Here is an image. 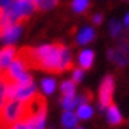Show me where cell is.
<instances>
[{
    "label": "cell",
    "instance_id": "24",
    "mask_svg": "<svg viewBox=\"0 0 129 129\" xmlns=\"http://www.w3.org/2000/svg\"><path fill=\"white\" fill-rule=\"evenodd\" d=\"M91 20H93V23H94V25H100L102 22H103V15H100V13H96V15H93Z\"/></svg>",
    "mask_w": 129,
    "mask_h": 129
},
{
    "label": "cell",
    "instance_id": "8",
    "mask_svg": "<svg viewBox=\"0 0 129 129\" xmlns=\"http://www.w3.org/2000/svg\"><path fill=\"white\" fill-rule=\"evenodd\" d=\"M22 25L20 23H12L6 26V28H3V29H0V41L3 42L5 45H13V44H16L18 39L20 38L22 35Z\"/></svg>",
    "mask_w": 129,
    "mask_h": 129
},
{
    "label": "cell",
    "instance_id": "3",
    "mask_svg": "<svg viewBox=\"0 0 129 129\" xmlns=\"http://www.w3.org/2000/svg\"><path fill=\"white\" fill-rule=\"evenodd\" d=\"M36 94V84L34 81L20 84L16 81H7L6 87V99H16L20 102H28L30 97Z\"/></svg>",
    "mask_w": 129,
    "mask_h": 129
},
{
    "label": "cell",
    "instance_id": "1",
    "mask_svg": "<svg viewBox=\"0 0 129 129\" xmlns=\"http://www.w3.org/2000/svg\"><path fill=\"white\" fill-rule=\"evenodd\" d=\"M22 57L29 67H38L48 73H62L73 67L71 51L62 44H47L38 48H25Z\"/></svg>",
    "mask_w": 129,
    "mask_h": 129
},
{
    "label": "cell",
    "instance_id": "30",
    "mask_svg": "<svg viewBox=\"0 0 129 129\" xmlns=\"http://www.w3.org/2000/svg\"><path fill=\"white\" fill-rule=\"evenodd\" d=\"M0 74H2V73H0Z\"/></svg>",
    "mask_w": 129,
    "mask_h": 129
},
{
    "label": "cell",
    "instance_id": "6",
    "mask_svg": "<svg viewBox=\"0 0 129 129\" xmlns=\"http://www.w3.org/2000/svg\"><path fill=\"white\" fill-rule=\"evenodd\" d=\"M107 58L109 61L115 62L119 67H125L129 64V42L120 41L115 48H110L107 51Z\"/></svg>",
    "mask_w": 129,
    "mask_h": 129
},
{
    "label": "cell",
    "instance_id": "22",
    "mask_svg": "<svg viewBox=\"0 0 129 129\" xmlns=\"http://www.w3.org/2000/svg\"><path fill=\"white\" fill-rule=\"evenodd\" d=\"M83 78H84V70H83V68H80V67H78V68H74V70H73V73H71V80L77 84V83L81 81Z\"/></svg>",
    "mask_w": 129,
    "mask_h": 129
},
{
    "label": "cell",
    "instance_id": "19",
    "mask_svg": "<svg viewBox=\"0 0 129 129\" xmlns=\"http://www.w3.org/2000/svg\"><path fill=\"white\" fill-rule=\"evenodd\" d=\"M122 28H123L122 22H119L117 19H112L110 22H109V34H110L112 38L119 36V34L122 32Z\"/></svg>",
    "mask_w": 129,
    "mask_h": 129
},
{
    "label": "cell",
    "instance_id": "29",
    "mask_svg": "<svg viewBox=\"0 0 129 129\" xmlns=\"http://www.w3.org/2000/svg\"><path fill=\"white\" fill-rule=\"evenodd\" d=\"M55 2H58V0H55Z\"/></svg>",
    "mask_w": 129,
    "mask_h": 129
},
{
    "label": "cell",
    "instance_id": "27",
    "mask_svg": "<svg viewBox=\"0 0 129 129\" xmlns=\"http://www.w3.org/2000/svg\"><path fill=\"white\" fill-rule=\"evenodd\" d=\"M34 2H35V3H36V6H38V5H39V3H41L42 0H34Z\"/></svg>",
    "mask_w": 129,
    "mask_h": 129
},
{
    "label": "cell",
    "instance_id": "21",
    "mask_svg": "<svg viewBox=\"0 0 129 129\" xmlns=\"http://www.w3.org/2000/svg\"><path fill=\"white\" fill-rule=\"evenodd\" d=\"M9 129H30L29 126V120L26 117H22L16 122H13L12 125H9Z\"/></svg>",
    "mask_w": 129,
    "mask_h": 129
},
{
    "label": "cell",
    "instance_id": "15",
    "mask_svg": "<svg viewBox=\"0 0 129 129\" xmlns=\"http://www.w3.org/2000/svg\"><path fill=\"white\" fill-rule=\"evenodd\" d=\"M93 113H94L93 106L88 105V103H81V105H78L76 107V115L80 120H88V119H91Z\"/></svg>",
    "mask_w": 129,
    "mask_h": 129
},
{
    "label": "cell",
    "instance_id": "13",
    "mask_svg": "<svg viewBox=\"0 0 129 129\" xmlns=\"http://www.w3.org/2000/svg\"><path fill=\"white\" fill-rule=\"evenodd\" d=\"M106 119H107V122L113 125V126H116L119 123H122L123 117H122V113L119 110V107L116 105H109L106 107Z\"/></svg>",
    "mask_w": 129,
    "mask_h": 129
},
{
    "label": "cell",
    "instance_id": "14",
    "mask_svg": "<svg viewBox=\"0 0 129 129\" xmlns=\"http://www.w3.org/2000/svg\"><path fill=\"white\" fill-rule=\"evenodd\" d=\"M61 125L65 129H74L78 125V117H77L74 110H64L61 115Z\"/></svg>",
    "mask_w": 129,
    "mask_h": 129
},
{
    "label": "cell",
    "instance_id": "25",
    "mask_svg": "<svg viewBox=\"0 0 129 129\" xmlns=\"http://www.w3.org/2000/svg\"><path fill=\"white\" fill-rule=\"evenodd\" d=\"M12 2L13 0H0V9L2 10H6L7 7L12 5Z\"/></svg>",
    "mask_w": 129,
    "mask_h": 129
},
{
    "label": "cell",
    "instance_id": "16",
    "mask_svg": "<svg viewBox=\"0 0 129 129\" xmlns=\"http://www.w3.org/2000/svg\"><path fill=\"white\" fill-rule=\"evenodd\" d=\"M55 88H57V81L52 77H45V78L41 80V90L44 94L49 96V94H52L55 91Z\"/></svg>",
    "mask_w": 129,
    "mask_h": 129
},
{
    "label": "cell",
    "instance_id": "11",
    "mask_svg": "<svg viewBox=\"0 0 129 129\" xmlns=\"http://www.w3.org/2000/svg\"><path fill=\"white\" fill-rule=\"evenodd\" d=\"M94 38H96L94 28H91V26H83L81 29L77 32L76 42H77V45H87L91 41H94Z\"/></svg>",
    "mask_w": 129,
    "mask_h": 129
},
{
    "label": "cell",
    "instance_id": "7",
    "mask_svg": "<svg viewBox=\"0 0 129 129\" xmlns=\"http://www.w3.org/2000/svg\"><path fill=\"white\" fill-rule=\"evenodd\" d=\"M28 62H26V59L22 57V54H16V58L12 61V64L9 65V68H7L5 73H3V76L7 78V81H16L18 78L28 73Z\"/></svg>",
    "mask_w": 129,
    "mask_h": 129
},
{
    "label": "cell",
    "instance_id": "5",
    "mask_svg": "<svg viewBox=\"0 0 129 129\" xmlns=\"http://www.w3.org/2000/svg\"><path fill=\"white\" fill-rule=\"evenodd\" d=\"M113 90H115V78L112 76H106L99 88V110L100 112L106 110V107L109 105H112Z\"/></svg>",
    "mask_w": 129,
    "mask_h": 129
},
{
    "label": "cell",
    "instance_id": "12",
    "mask_svg": "<svg viewBox=\"0 0 129 129\" xmlns=\"http://www.w3.org/2000/svg\"><path fill=\"white\" fill-rule=\"evenodd\" d=\"M26 119L29 120L30 129H45V126H47V107H44L36 115L26 117Z\"/></svg>",
    "mask_w": 129,
    "mask_h": 129
},
{
    "label": "cell",
    "instance_id": "23",
    "mask_svg": "<svg viewBox=\"0 0 129 129\" xmlns=\"http://www.w3.org/2000/svg\"><path fill=\"white\" fill-rule=\"evenodd\" d=\"M55 5H57L55 0H42L41 3L38 5V7H39L41 10H51Z\"/></svg>",
    "mask_w": 129,
    "mask_h": 129
},
{
    "label": "cell",
    "instance_id": "18",
    "mask_svg": "<svg viewBox=\"0 0 129 129\" xmlns=\"http://www.w3.org/2000/svg\"><path fill=\"white\" fill-rule=\"evenodd\" d=\"M90 6V0H73L71 7L74 13H84Z\"/></svg>",
    "mask_w": 129,
    "mask_h": 129
},
{
    "label": "cell",
    "instance_id": "28",
    "mask_svg": "<svg viewBox=\"0 0 129 129\" xmlns=\"http://www.w3.org/2000/svg\"><path fill=\"white\" fill-rule=\"evenodd\" d=\"M74 129H84V128H74Z\"/></svg>",
    "mask_w": 129,
    "mask_h": 129
},
{
    "label": "cell",
    "instance_id": "26",
    "mask_svg": "<svg viewBox=\"0 0 129 129\" xmlns=\"http://www.w3.org/2000/svg\"><path fill=\"white\" fill-rule=\"evenodd\" d=\"M123 26L129 30V12L125 15V18H123Z\"/></svg>",
    "mask_w": 129,
    "mask_h": 129
},
{
    "label": "cell",
    "instance_id": "9",
    "mask_svg": "<svg viewBox=\"0 0 129 129\" xmlns=\"http://www.w3.org/2000/svg\"><path fill=\"white\" fill-rule=\"evenodd\" d=\"M16 48L12 45H6L3 49H0V73H5L12 64V61L16 58Z\"/></svg>",
    "mask_w": 129,
    "mask_h": 129
},
{
    "label": "cell",
    "instance_id": "4",
    "mask_svg": "<svg viewBox=\"0 0 129 129\" xmlns=\"http://www.w3.org/2000/svg\"><path fill=\"white\" fill-rule=\"evenodd\" d=\"M36 3L34 0H13L12 5L7 7L6 10L12 19L13 23H16L22 19L29 18L32 13L36 10Z\"/></svg>",
    "mask_w": 129,
    "mask_h": 129
},
{
    "label": "cell",
    "instance_id": "17",
    "mask_svg": "<svg viewBox=\"0 0 129 129\" xmlns=\"http://www.w3.org/2000/svg\"><path fill=\"white\" fill-rule=\"evenodd\" d=\"M59 90H61L62 96H74L76 94V83L73 80H65L61 83Z\"/></svg>",
    "mask_w": 129,
    "mask_h": 129
},
{
    "label": "cell",
    "instance_id": "2",
    "mask_svg": "<svg viewBox=\"0 0 129 129\" xmlns=\"http://www.w3.org/2000/svg\"><path fill=\"white\" fill-rule=\"evenodd\" d=\"M25 116V103L16 99H6L0 109V125L9 126Z\"/></svg>",
    "mask_w": 129,
    "mask_h": 129
},
{
    "label": "cell",
    "instance_id": "10",
    "mask_svg": "<svg viewBox=\"0 0 129 129\" xmlns=\"http://www.w3.org/2000/svg\"><path fill=\"white\" fill-rule=\"evenodd\" d=\"M77 62H78V67L83 68V70L91 68V65L94 62V51L93 49H88V48L81 49L78 52V55H77Z\"/></svg>",
    "mask_w": 129,
    "mask_h": 129
},
{
    "label": "cell",
    "instance_id": "20",
    "mask_svg": "<svg viewBox=\"0 0 129 129\" xmlns=\"http://www.w3.org/2000/svg\"><path fill=\"white\" fill-rule=\"evenodd\" d=\"M6 87H7V78L3 74H0V109L6 102Z\"/></svg>",
    "mask_w": 129,
    "mask_h": 129
}]
</instances>
